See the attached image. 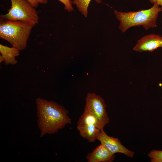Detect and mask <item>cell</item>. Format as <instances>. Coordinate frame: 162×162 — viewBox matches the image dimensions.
Listing matches in <instances>:
<instances>
[{
	"label": "cell",
	"mask_w": 162,
	"mask_h": 162,
	"mask_svg": "<svg viewBox=\"0 0 162 162\" xmlns=\"http://www.w3.org/2000/svg\"><path fill=\"white\" fill-rule=\"evenodd\" d=\"M37 123L40 137L53 134L71 123L68 111L64 106L53 101L40 98L36 99Z\"/></svg>",
	"instance_id": "1"
},
{
	"label": "cell",
	"mask_w": 162,
	"mask_h": 162,
	"mask_svg": "<svg viewBox=\"0 0 162 162\" xmlns=\"http://www.w3.org/2000/svg\"><path fill=\"white\" fill-rule=\"evenodd\" d=\"M161 7L153 4L150 8L137 11L122 12L114 10L116 19L119 21V29L122 32L131 27L142 26L146 30L157 26V20Z\"/></svg>",
	"instance_id": "2"
},
{
	"label": "cell",
	"mask_w": 162,
	"mask_h": 162,
	"mask_svg": "<svg viewBox=\"0 0 162 162\" xmlns=\"http://www.w3.org/2000/svg\"><path fill=\"white\" fill-rule=\"evenodd\" d=\"M0 38L20 50L26 47L31 30L36 24L0 17Z\"/></svg>",
	"instance_id": "3"
},
{
	"label": "cell",
	"mask_w": 162,
	"mask_h": 162,
	"mask_svg": "<svg viewBox=\"0 0 162 162\" xmlns=\"http://www.w3.org/2000/svg\"><path fill=\"white\" fill-rule=\"evenodd\" d=\"M11 6L8 12L0 15V17L5 19L19 20L34 23H38L37 12L27 0H10Z\"/></svg>",
	"instance_id": "4"
},
{
	"label": "cell",
	"mask_w": 162,
	"mask_h": 162,
	"mask_svg": "<svg viewBox=\"0 0 162 162\" xmlns=\"http://www.w3.org/2000/svg\"><path fill=\"white\" fill-rule=\"evenodd\" d=\"M104 128L94 116L85 110L77 122V128L80 135L90 142L97 140Z\"/></svg>",
	"instance_id": "5"
},
{
	"label": "cell",
	"mask_w": 162,
	"mask_h": 162,
	"mask_svg": "<svg viewBox=\"0 0 162 162\" xmlns=\"http://www.w3.org/2000/svg\"><path fill=\"white\" fill-rule=\"evenodd\" d=\"M84 110L92 114L104 128L110 122L104 100L94 93L87 94Z\"/></svg>",
	"instance_id": "6"
},
{
	"label": "cell",
	"mask_w": 162,
	"mask_h": 162,
	"mask_svg": "<svg viewBox=\"0 0 162 162\" xmlns=\"http://www.w3.org/2000/svg\"><path fill=\"white\" fill-rule=\"evenodd\" d=\"M97 140L100 141L101 144L113 154L120 153L129 157L132 158L135 154L134 152L130 150L122 145L118 138L108 136L104 129L101 130Z\"/></svg>",
	"instance_id": "7"
},
{
	"label": "cell",
	"mask_w": 162,
	"mask_h": 162,
	"mask_svg": "<svg viewBox=\"0 0 162 162\" xmlns=\"http://www.w3.org/2000/svg\"><path fill=\"white\" fill-rule=\"evenodd\" d=\"M159 47H162V37L151 34L145 35L139 40L133 49L140 52H152Z\"/></svg>",
	"instance_id": "8"
},
{
	"label": "cell",
	"mask_w": 162,
	"mask_h": 162,
	"mask_svg": "<svg viewBox=\"0 0 162 162\" xmlns=\"http://www.w3.org/2000/svg\"><path fill=\"white\" fill-rule=\"evenodd\" d=\"M115 158V154L100 144L92 152L88 153L86 158L88 162H111Z\"/></svg>",
	"instance_id": "9"
},
{
	"label": "cell",
	"mask_w": 162,
	"mask_h": 162,
	"mask_svg": "<svg viewBox=\"0 0 162 162\" xmlns=\"http://www.w3.org/2000/svg\"><path fill=\"white\" fill-rule=\"evenodd\" d=\"M20 50L12 46L9 47L0 44V63L4 62L5 64H15L17 62L16 57L20 55Z\"/></svg>",
	"instance_id": "10"
},
{
	"label": "cell",
	"mask_w": 162,
	"mask_h": 162,
	"mask_svg": "<svg viewBox=\"0 0 162 162\" xmlns=\"http://www.w3.org/2000/svg\"><path fill=\"white\" fill-rule=\"evenodd\" d=\"M102 0H95L97 3H100ZM91 0H73V3L75 4L78 10L85 17L87 16L88 9Z\"/></svg>",
	"instance_id": "11"
},
{
	"label": "cell",
	"mask_w": 162,
	"mask_h": 162,
	"mask_svg": "<svg viewBox=\"0 0 162 162\" xmlns=\"http://www.w3.org/2000/svg\"><path fill=\"white\" fill-rule=\"evenodd\" d=\"M148 156L151 162H162V151L152 150L148 153Z\"/></svg>",
	"instance_id": "12"
},
{
	"label": "cell",
	"mask_w": 162,
	"mask_h": 162,
	"mask_svg": "<svg viewBox=\"0 0 162 162\" xmlns=\"http://www.w3.org/2000/svg\"><path fill=\"white\" fill-rule=\"evenodd\" d=\"M62 3L64 6V9L68 12L74 10L72 7L73 1L71 0H58Z\"/></svg>",
	"instance_id": "13"
},
{
	"label": "cell",
	"mask_w": 162,
	"mask_h": 162,
	"mask_svg": "<svg viewBox=\"0 0 162 162\" xmlns=\"http://www.w3.org/2000/svg\"><path fill=\"white\" fill-rule=\"evenodd\" d=\"M35 8L38 6L39 4H46L47 0H27Z\"/></svg>",
	"instance_id": "14"
},
{
	"label": "cell",
	"mask_w": 162,
	"mask_h": 162,
	"mask_svg": "<svg viewBox=\"0 0 162 162\" xmlns=\"http://www.w3.org/2000/svg\"><path fill=\"white\" fill-rule=\"evenodd\" d=\"M149 2L153 4L159 5L161 7L162 10V0H149Z\"/></svg>",
	"instance_id": "15"
}]
</instances>
